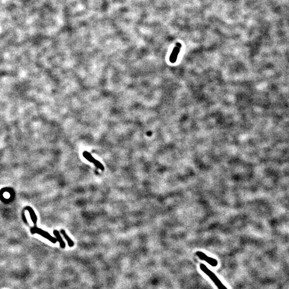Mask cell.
<instances>
[{"instance_id":"1","label":"cell","mask_w":289,"mask_h":289,"mask_svg":"<svg viewBox=\"0 0 289 289\" xmlns=\"http://www.w3.org/2000/svg\"><path fill=\"white\" fill-rule=\"evenodd\" d=\"M200 268L201 269V270L207 275L212 281L214 282L215 286L217 287L218 289H228L225 286H224V284L222 283V282L220 281V280L217 278V277L215 275V274H214L212 271H211L206 266H205L203 264H201L200 265Z\"/></svg>"},{"instance_id":"2","label":"cell","mask_w":289,"mask_h":289,"mask_svg":"<svg viewBox=\"0 0 289 289\" xmlns=\"http://www.w3.org/2000/svg\"><path fill=\"white\" fill-rule=\"evenodd\" d=\"M196 254L199 259H200L202 260H204L206 262H207L208 264L211 265L213 267H216L218 264L217 261L212 257H209L207 255L204 254V253L198 251L196 252Z\"/></svg>"},{"instance_id":"3","label":"cell","mask_w":289,"mask_h":289,"mask_svg":"<svg viewBox=\"0 0 289 289\" xmlns=\"http://www.w3.org/2000/svg\"><path fill=\"white\" fill-rule=\"evenodd\" d=\"M83 156L85 158V159H86L87 160H88V161L89 162H92L93 164H95V166L98 168L100 169L102 171H103L104 169H105V168H104V166L102 165V164L100 163V162L98 161V160H95L91 154H89L88 152H84L83 154Z\"/></svg>"},{"instance_id":"4","label":"cell","mask_w":289,"mask_h":289,"mask_svg":"<svg viewBox=\"0 0 289 289\" xmlns=\"http://www.w3.org/2000/svg\"><path fill=\"white\" fill-rule=\"evenodd\" d=\"M39 230V231H40V232H38V233H40V235H41L43 236L44 237H45L46 238H47L48 239L50 240V242H52L53 243H56V242L57 241L56 239H55V238H54L53 237L51 236L48 233H46L45 231H43V230Z\"/></svg>"},{"instance_id":"5","label":"cell","mask_w":289,"mask_h":289,"mask_svg":"<svg viewBox=\"0 0 289 289\" xmlns=\"http://www.w3.org/2000/svg\"><path fill=\"white\" fill-rule=\"evenodd\" d=\"M54 235L56 237L57 240L60 243V246L62 248H64L65 247V243H64V242L62 239V237L60 236L59 232L57 230H54Z\"/></svg>"},{"instance_id":"6","label":"cell","mask_w":289,"mask_h":289,"mask_svg":"<svg viewBox=\"0 0 289 289\" xmlns=\"http://www.w3.org/2000/svg\"><path fill=\"white\" fill-rule=\"evenodd\" d=\"M61 232L62 233V234L63 235L64 237L65 238V239H66V240L67 241V244H68V245L69 247H73L74 246V242L69 237V236H67V233H65V231L64 230H61Z\"/></svg>"}]
</instances>
